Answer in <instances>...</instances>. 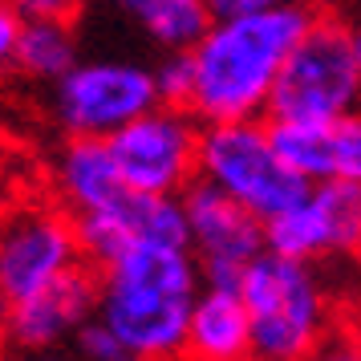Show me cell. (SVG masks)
Masks as SVG:
<instances>
[{
  "instance_id": "6da1fadb",
  "label": "cell",
  "mask_w": 361,
  "mask_h": 361,
  "mask_svg": "<svg viewBox=\"0 0 361 361\" xmlns=\"http://www.w3.org/2000/svg\"><path fill=\"white\" fill-rule=\"evenodd\" d=\"M312 25V8H276L247 17H215L207 37L191 49L195 90L191 114L203 126L268 118L280 69Z\"/></svg>"
},
{
  "instance_id": "7a4b0ae2",
  "label": "cell",
  "mask_w": 361,
  "mask_h": 361,
  "mask_svg": "<svg viewBox=\"0 0 361 361\" xmlns=\"http://www.w3.org/2000/svg\"><path fill=\"white\" fill-rule=\"evenodd\" d=\"M199 293L203 268L191 247H134L98 268V321L130 361H183Z\"/></svg>"
},
{
  "instance_id": "3957f363",
  "label": "cell",
  "mask_w": 361,
  "mask_h": 361,
  "mask_svg": "<svg viewBox=\"0 0 361 361\" xmlns=\"http://www.w3.org/2000/svg\"><path fill=\"white\" fill-rule=\"evenodd\" d=\"M240 293L252 317V361H312L337 333L333 296L317 264L264 252Z\"/></svg>"
},
{
  "instance_id": "277c9868",
  "label": "cell",
  "mask_w": 361,
  "mask_h": 361,
  "mask_svg": "<svg viewBox=\"0 0 361 361\" xmlns=\"http://www.w3.org/2000/svg\"><path fill=\"white\" fill-rule=\"evenodd\" d=\"M361 114V53L353 25L312 13L272 90V122H337Z\"/></svg>"
},
{
  "instance_id": "5b68a950",
  "label": "cell",
  "mask_w": 361,
  "mask_h": 361,
  "mask_svg": "<svg viewBox=\"0 0 361 361\" xmlns=\"http://www.w3.org/2000/svg\"><path fill=\"white\" fill-rule=\"evenodd\" d=\"M199 179L215 191L235 199L240 207L272 224L293 203L309 195V179H300L284 163L272 122H219L203 126V150H199Z\"/></svg>"
},
{
  "instance_id": "8992f818",
  "label": "cell",
  "mask_w": 361,
  "mask_h": 361,
  "mask_svg": "<svg viewBox=\"0 0 361 361\" xmlns=\"http://www.w3.org/2000/svg\"><path fill=\"white\" fill-rule=\"evenodd\" d=\"M163 106L154 66L130 57H82L57 85H49V122L61 138H114L130 122Z\"/></svg>"
},
{
  "instance_id": "52a82bcc",
  "label": "cell",
  "mask_w": 361,
  "mask_h": 361,
  "mask_svg": "<svg viewBox=\"0 0 361 361\" xmlns=\"http://www.w3.org/2000/svg\"><path fill=\"white\" fill-rule=\"evenodd\" d=\"M85 268L78 219L45 199L17 203L0 231V296L17 305Z\"/></svg>"
},
{
  "instance_id": "ba28073f",
  "label": "cell",
  "mask_w": 361,
  "mask_h": 361,
  "mask_svg": "<svg viewBox=\"0 0 361 361\" xmlns=\"http://www.w3.org/2000/svg\"><path fill=\"white\" fill-rule=\"evenodd\" d=\"M110 150L130 191L183 199L187 187L199 183L203 122L187 106H154L126 130H118Z\"/></svg>"
},
{
  "instance_id": "9c48e42d",
  "label": "cell",
  "mask_w": 361,
  "mask_h": 361,
  "mask_svg": "<svg viewBox=\"0 0 361 361\" xmlns=\"http://www.w3.org/2000/svg\"><path fill=\"white\" fill-rule=\"evenodd\" d=\"M183 215H187V244L203 268V284L240 288L247 268L268 252L264 219H256L247 207H240L235 199H228L203 179L187 187Z\"/></svg>"
},
{
  "instance_id": "30bf717a",
  "label": "cell",
  "mask_w": 361,
  "mask_h": 361,
  "mask_svg": "<svg viewBox=\"0 0 361 361\" xmlns=\"http://www.w3.org/2000/svg\"><path fill=\"white\" fill-rule=\"evenodd\" d=\"M268 228V252L321 264L333 256L361 252V187L349 183H312L309 195L276 215Z\"/></svg>"
},
{
  "instance_id": "8fae6325",
  "label": "cell",
  "mask_w": 361,
  "mask_h": 361,
  "mask_svg": "<svg viewBox=\"0 0 361 361\" xmlns=\"http://www.w3.org/2000/svg\"><path fill=\"white\" fill-rule=\"evenodd\" d=\"M78 235H82L85 264L106 268V264L122 260L134 247H191L187 244V215H183V199L171 195H138L130 191L118 199L110 212L85 215L78 219Z\"/></svg>"
},
{
  "instance_id": "7c38bea8",
  "label": "cell",
  "mask_w": 361,
  "mask_h": 361,
  "mask_svg": "<svg viewBox=\"0 0 361 361\" xmlns=\"http://www.w3.org/2000/svg\"><path fill=\"white\" fill-rule=\"evenodd\" d=\"M98 317V276L90 268L69 272L53 288L4 305V333L20 353H57L73 345L90 321Z\"/></svg>"
},
{
  "instance_id": "4fadbf2b",
  "label": "cell",
  "mask_w": 361,
  "mask_h": 361,
  "mask_svg": "<svg viewBox=\"0 0 361 361\" xmlns=\"http://www.w3.org/2000/svg\"><path fill=\"white\" fill-rule=\"evenodd\" d=\"M49 191L73 219L110 212L118 199L130 195L106 138H61L49 159Z\"/></svg>"
},
{
  "instance_id": "5bb4252c",
  "label": "cell",
  "mask_w": 361,
  "mask_h": 361,
  "mask_svg": "<svg viewBox=\"0 0 361 361\" xmlns=\"http://www.w3.org/2000/svg\"><path fill=\"white\" fill-rule=\"evenodd\" d=\"M272 138L300 179L361 187V114L337 122H272Z\"/></svg>"
},
{
  "instance_id": "9a60e30c",
  "label": "cell",
  "mask_w": 361,
  "mask_h": 361,
  "mask_svg": "<svg viewBox=\"0 0 361 361\" xmlns=\"http://www.w3.org/2000/svg\"><path fill=\"white\" fill-rule=\"evenodd\" d=\"M187 361H252V317L244 293L203 284L187 325Z\"/></svg>"
},
{
  "instance_id": "2e32d148",
  "label": "cell",
  "mask_w": 361,
  "mask_h": 361,
  "mask_svg": "<svg viewBox=\"0 0 361 361\" xmlns=\"http://www.w3.org/2000/svg\"><path fill=\"white\" fill-rule=\"evenodd\" d=\"M159 53H191L215 25L212 0H114Z\"/></svg>"
},
{
  "instance_id": "e0dca14e",
  "label": "cell",
  "mask_w": 361,
  "mask_h": 361,
  "mask_svg": "<svg viewBox=\"0 0 361 361\" xmlns=\"http://www.w3.org/2000/svg\"><path fill=\"white\" fill-rule=\"evenodd\" d=\"M78 33L73 25H53V20H25L20 17V37L4 66L17 73L20 82L33 85H57L69 69L78 66Z\"/></svg>"
},
{
  "instance_id": "ac0fdd59",
  "label": "cell",
  "mask_w": 361,
  "mask_h": 361,
  "mask_svg": "<svg viewBox=\"0 0 361 361\" xmlns=\"http://www.w3.org/2000/svg\"><path fill=\"white\" fill-rule=\"evenodd\" d=\"M154 85L163 106H191V90H195L191 53H163L154 66Z\"/></svg>"
},
{
  "instance_id": "d6986e66",
  "label": "cell",
  "mask_w": 361,
  "mask_h": 361,
  "mask_svg": "<svg viewBox=\"0 0 361 361\" xmlns=\"http://www.w3.org/2000/svg\"><path fill=\"white\" fill-rule=\"evenodd\" d=\"M73 349H78V357H82V361H130L126 345L118 341V337H114L106 325H102L98 317H94V321H90L82 333H78Z\"/></svg>"
},
{
  "instance_id": "ffe728a7",
  "label": "cell",
  "mask_w": 361,
  "mask_h": 361,
  "mask_svg": "<svg viewBox=\"0 0 361 361\" xmlns=\"http://www.w3.org/2000/svg\"><path fill=\"white\" fill-rule=\"evenodd\" d=\"M8 8H17L25 20H53V25H73L82 13V0H8Z\"/></svg>"
},
{
  "instance_id": "44dd1931",
  "label": "cell",
  "mask_w": 361,
  "mask_h": 361,
  "mask_svg": "<svg viewBox=\"0 0 361 361\" xmlns=\"http://www.w3.org/2000/svg\"><path fill=\"white\" fill-rule=\"evenodd\" d=\"M312 0H212L215 17H247V13H276V8H309Z\"/></svg>"
},
{
  "instance_id": "7402d4cb",
  "label": "cell",
  "mask_w": 361,
  "mask_h": 361,
  "mask_svg": "<svg viewBox=\"0 0 361 361\" xmlns=\"http://www.w3.org/2000/svg\"><path fill=\"white\" fill-rule=\"evenodd\" d=\"M312 361H361V337H357V333L337 329V333L329 337V345Z\"/></svg>"
},
{
  "instance_id": "603a6c76",
  "label": "cell",
  "mask_w": 361,
  "mask_h": 361,
  "mask_svg": "<svg viewBox=\"0 0 361 361\" xmlns=\"http://www.w3.org/2000/svg\"><path fill=\"white\" fill-rule=\"evenodd\" d=\"M13 361H82V357H61V353H20Z\"/></svg>"
},
{
  "instance_id": "cb8c5ba5",
  "label": "cell",
  "mask_w": 361,
  "mask_h": 361,
  "mask_svg": "<svg viewBox=\"0 0 361 361\" xmlns=\"http://www.w3.org/2000/svg\"><path fill=\"white\" fill-rule=\"evenodd\" d=\"M353 37H357V53H361V25H353Z\"/></svg>"
},
{
  "instance_id": "d4e9b609",
  "label": "cell",
  "mask_w": 361,
  "mask_h": 361,
  "mask_svg": "<svg viewBox=\"0 0 361 361\" xmlns=\"http://www.w3.org/2000/svg\"><path fill=\"white\" fill-rule=\"evenodd\" d=\"M183 361H187V357H183Z\"/></svg>"
}]
</instances>
